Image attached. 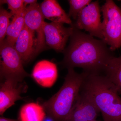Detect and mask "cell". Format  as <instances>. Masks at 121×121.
Returning a JSON list of instances; mask_svg holds the SVG:
<instances>
[{"label":"cell","instance_id":"cell-8","mask_svg":"<svg viewBox=\"0 0 121 121\" xmlns=\"http://www.w3.org/2000/svg\"><path fill=\"white\" fill-rule=\"evenodd\" d=\"M44 19L40 6L37 2L26 7L25 11V25L36 34L35 56L45 48L46 43L43 29Z\"/></svg>","mask_w":121,"mask_h":121},{"label":"cell","instance_id":"cell-13","mask_svg":"<svg viewBox=\"0 0 121 121\" xmlns=\"http://www.w3.org/2000/svg\"><path fill=\"white\" fill-rule=\"evenodd\" d=\"M40 9L44 19L55 23L69 24L71 25L72 21L55 0H45L40 4Z\"/></svg>","mask_w":121,"mask_h":121},{"label":"cell","instance_id":"cell-6","mask_svg":"<svg viewBox=\"0 0 121 121\" xmlns=\"http://www.w3.org/2000/svg\"><path fill=\"white\" fill-rule=\"evenodd\" d=\"M101 11L98 1L91 2L79 13L73 25L78 29H83L91 35L103 40Z\"/></svg>","mask_w":121,"mask_h":121},{"label":"cell","instance_id":"cell-20","mask_svg":"<svg viewBox=\"0 0 121 121\" xmlns=\"http://www.w3.org/2000/svg\"><path fill=\"white\" fill-rule=\"evenodd\" d=\"M37 1L36 0H24V5L26 8L27 5L33 4L37 3Z\"/></svg>","mask_w":121,"mask_h":121},{"label":"cell","instance_id":"cell-21","mask_svg":"<svg viewBox=\"0 0 121 121\" xmlns=\"http://www.w3.org/2000/svg\"><path fill=\"white\" fill-rule=\"evenodd\" d=\"M0 121H19L18 120L9 119L4 117H1L0 118Z\"/></svg>","mask_w":121,"mask_h":121},{"label":"cell","instance_id":"cell-17","mask_svg":"<svg viewBox=\"0 0 121 121\" xmlns=\"http://www.w3.org/2000/svg\"><path fill=\"white\" fill-rule=\"evenodd\" d=\"M90 0H68L69 5V13L70 17H72L76 20L78 15L82 9L92 2Z\"/></svg>","mask_w":121,"mask_h":121},{"label":"cell","instance_id":"cell-1","mask_svg":"<svg viewBox=\"0 0 121 121\" xmlns=\"http://www.w3.org/2000/svg\"><path fill=\"white\" fill-rule=\"evenodd\" d=\"M69 45L63 52L61 64L68 69L81 68L89 74L104 75L113 51L101 39H97L74 26Z\"/></svg>","mask_w":121,"mask_h":121},{"label":"cell","instance_id":"cell-2","mask_svg":"<svg viewBox=\"0 0 121 121\" xmlns=\"http://www.w3.org/2000/svg\"><path fill=\"white\" fill-rule=\"evenodd\" d=\"M85 73L81 90L93 100L104 121H121L119 89L104 75Z\"/></svg>","mask_w":121,"mask_h":121},{"label":"cell","instance_id":"cell-16","mask_svg":"<svg viewBox=\"0 0 121 121\" xmlns=\"http://www.w3.org/2000/svg\"><path fill=\"white\" fill-rule=\"evenodd\" d=\"M104 75L119 89L121 92V55L113 57L106 68Z\"/></svg>","mask_w":121,"mask_h":121},{"label":"cell","instance_id":"cell-14","mask_svg":"<svg viewBox=\"0 0 121 121\" xmlns=\"http://www.w3.org/2000/svg\"><path fill=\"white\" fill-rule=\"evenodd\" d=\"M46 111L43 105L31 102L22 106L19 113V121H43Z\"/></svg>","mask_w":121,"mask_h":121},{"label":"cell","instance_id":"cell-22","mask_svg":"<svg viewBox=\"0 0 121 121\" xmlns=\"http://www.w3.org/2000/svg\"><path fill=\"white\" fill-rule=\"evenodd\" d=\"M43 121H55L54 118H52V117H50L49 115H46Z\"/></svg>","mask_w":121,"mask_h":121},{"label":"cell","instance_id":"cell-24","mask_svg":"<svg viewBox=\"0 0 121 121\" xmlns=\"http://www.w3.org/2000/svg\"><path fill=\"white\" fill-rule=\"evenodd\" d=\"M120 1H121V0H120Z\"/></svg>","mask_w":121,"mask_h":121},{"label":"cell","instance_id":"cell-11","mask_svg":"<svg viewBox=\"0 0 121 121\" xmlns=\"http://www.w3.org/2000/svg\"><path fill=\"white\" fill-rule=\"evenodd\" d=\"M31 77L40 86L49 88L54 85L58 78L57 66L49 60H40L33 68Z\"/></svg>","mask_w":121,"mask_h":121},{"label":"cell","instance_id":"cell-7","mask_svg":"<svg viewBox=\"0 0 121 121\" xmlns=\"http://www.w3.org/2000/svg\"><path fill=\"white\" fill-rule=\"evenodd\" d=\"M0 87V114L2 115L17 101L23 99L21 94L27 89L26 83L12 78L4 79Z\"/></svg>","mask_w":121,"mask_h":121},{"label":"cell","instance_id":"cell-15","mask_svg":"<svg viewBox=\"0 0 121 121\" xmlns=\"http://www.w3.org/2000/svg\"><path fill=\"white\" fill-rule=\"evenodd\" d=\"M25 9L21 13L13 16L12 20L7 29V38L4 40L8 43L13 46H15L17 37L25 26Z\"/></svg>","mask_w":121,"mask_h":121},{"label":"cell","instance_id":"cell-9","mask_svg":"<svg viewBox=\"0 0 121 121\" xmlns=\"http://www.w3.org/2000/svg\"><path fill=\"white\" fill-rule=\"evenodd\" d=\"M63 24L45 21L43 24L46 44L58 52H63L65 50L67 42L73 30L72 24L69 27H66Z\"/></svg>","mask_w":121,"mask_h":121},{"label":"cell","instance_id":"cell-4","mask_svg":"<svg viewBox=\"0 0 121 121\" xmlns=\"http://www.w3.org/2000/svg\"><path fill=\"white\" fill-rule=\"evenodd\" d=\"M103 41L113 52L121 47V9L113 1L107 0L101 8Z\"/></svg>","mask_w":121,"mask_h":121},{"label":"cell","instance_id":"cell-12","mask_svg":"<svg viewBox=\"0 0 121 121\" xmlns=\"http://www.w3.org/2000/svg\"><path fill=\"white\" fill-rule=\"evenodd\" d=\"M14 46L20 56L23 64L28 63L35 56L36 39L35 33L25 25Z\"/></svg>","mask_w":121,"mask_h":121},{"label":"cell","instance_id":"cell-10","mask_svg":"<svg viewBox=\"0 0 121 121\" xmlns=\"http://www.w3.org/2000/svg\"><path fill=\"white\" fill-rule=\"evenodd\" d=\"M100 112L93 100L81 90L68 121H94Z\"/></svg>","mask_w":121,"mask_h":121},{"label":"cell","instance_id":"cell-5","mask_svg":"<svg viewBox=\"0 0 121 121\" xmlns=\"http://www.w3.org/2000/svg\"><path fill=\"white\" fill-rule=\"evenodd\" d=\"M0 54V77L2 79L12 78L18 81H23L24 79L30 75L25 70L20 56L15 46L4 40L1 44Z\"/></svg>","mask_w":121,"mask_h":121},{"label":"cell","instance_id":"cell-23","mask_svg":"<svg viewBox=\"0 0 121 121\" xmlns=\"http://www.w3.org/2000/svg\"><path fill=\"white\" fill-rule=\"evenodd\" d=\"M97 121V120H94V121Z\"/></svg>","mask_w":121,"mask_h":121},{"label":"cell","instance_id":"cell-19","mask_svg":"<svg viewBox=\"0 0 121 121\" xmlns=\"http://www.w3.org/2000/svg\"><path fill=\"white\" fill-rule=\"evenodd\" d=\"M7 4L10 13L14 16L22 13L26 8L24 7V0H0V4Z\"/></svg>","mask_w":121,"mask_h":121},{"label":"cell","instance_id":"cell-3","mask_svg":"<svg viewBox=\"0 0 121 121\" xmlns=\"http://www.w3.org/2000/svg\"><path fill=\"white\" fill-rule=\"evenodd\" d=\"M63 86L57 93L44 102L43 106L48 115L55 121H68L82 88L86 73L68 69Z\"/></svg>","mask_w":121,"mask_h":121},{"label":"cell","instance_id":"cell-18","mask_svg":"<svg viewBox=\"0 0 121 121\" xmlns=\"http://www.w3.org/2000/svg\"><path fill=\"white\" fill-rule=\"evenodd\" d=\"M13 15L5 9L1 7L0 9V44L4 41L6 36L7 29L10 23L9 19Z\"/></svg>","mask_w":121,"mask_h":121}]
</instances>
